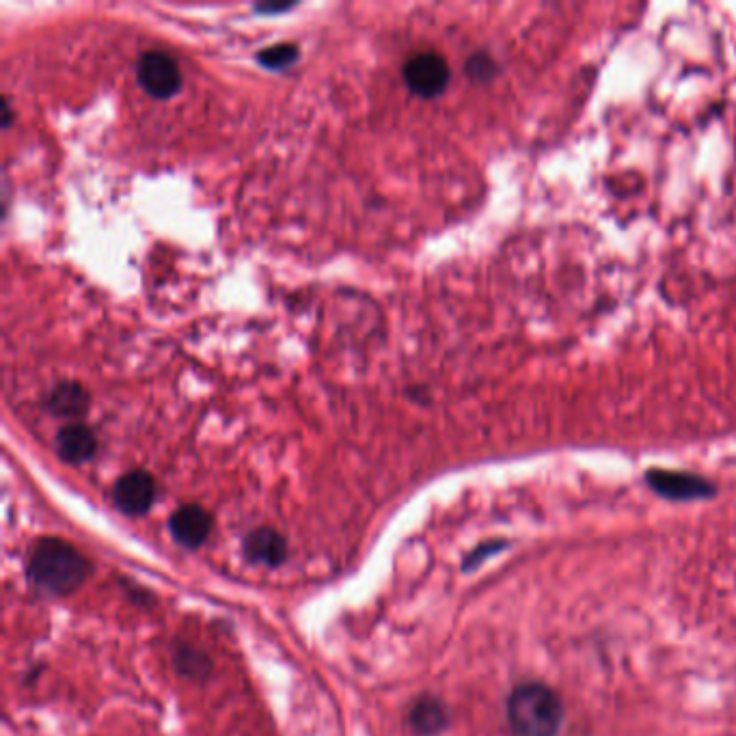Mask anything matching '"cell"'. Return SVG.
I'll return each mask as SVG.
<instances>
[{
    "mask_svg": "<svg viewBox=\"0 0 736 736\" xmlns=\"http://www.w3.org/2000/svg\"><path fill=\"white\" fill-rule=\"evenodd\" d=\"M57 454L70 462V465H80V462H87L93 458L95 449H98V441H95V434L83 426V424H70L65 426L59 434H57Z\"/></svg>",
    "mask_w": 736,
    "mask_h": 736,
    "instance_id": "cell-9",
    "label": "cell"
},
{
    "mask_svg": "<svg viewBox=\"0 0 736 736\" xmlns=\"http://www.w3.org/2000/svg\"><path fill=\"white\" fill-rule=\"evenodd\" d=\"M298 57V48L292 46V44H281V46H272L268 50H264L260 57V63L264 67H268V70H283V67H288L290 63H294Z\"/></svg>",
    "mask_w": 736,
    "mask_h": 736,
    "instance_id": "cell-13",
    "label": "cell"
},
{
    "mask_svg": "<svg viewBox=\"0 0 736 736\" xmlns=\"http://www.w3.org/2000/svg\"><path fill=\"white\" fill-rule=\"evenodd\" d=\"M644 480L654 495L674 503L706 501L717 495V486L711 480L691 471L648 469L644 473Z\"/></svg>",
    "mask_w": 736,
    "mask_h": 736,
    "instance_id": "cell-3",
    "label": "cell"
},
{
    "mask_svg": "<svg viewBox=\"0 0 736 736\" xmlns=\"http://www.w3.org/2000/svg\"><path fill=\"white\" fill-rule=\"evenodd\" d=\"M497 65L495 61L488 57V54H473V57L467 61V74L477 80V83H488L490 78L495 76Z\"/></svg>",
    "mask_w": 736,
    "mask_h": 736,
    "instance_id": "cell-14",
    "label": "cell"
},
{
    "mask_svg": "<svg viewBox=\"0 0 736 736\" xmlns=\"http://www.w3.org/2000/svg\"><path fill=\"white\" fill-rule=\"evenodd\" d=\"M449 715L441 700L421 698L415 702L411 711V728L419 736H434L447 728Z\"/></svg>",
    "mask_w": 736,
    "mask_h": 736,
    "instance_id": "cell-10",
    "label": "cell"
},
{
    "mask_svg": "<svg viewBox=\"0 0 736 736\" xmlns=\"http://www.w3.org/2000/svg\"><path fill=\"white\" fill-rule=\"evenodd\" d=\"M404 80L419 98H436L449 83V65L436 52H421L406 63Z\"/></svg>",
    "mask_w": 736,
    "mask_h": 736,
    "instance_id": "cell-4",
    "label": "cell"
},
{
    "mask_svg": "<svg viewBox=\"0 0 736 736\" xmlns=\"http://www.w3.org/2000/svg\"><path fill=\"white\" fill-rule=\"evenodd\" d=\"M139 83L158 100H167L182 87V72L165 52H145L139 61Z\"/></svg>",
    "mask_w": 736,
    "mask_h": 736,
    "instance_id": "cell-5",
    "label": "cell"
},
{
    "mask_svg": "<svg viewBox=\"0 0 736 736\" xmlns=\"http://www.w3.org/2000/svg\"><path fill=\"white\" fill-rule=\"evenodd\" d=\"M48 408L57 417H80L89 408V395L78 383H63L50 393Z\"/></svg>",
    "mask_w": 736,
    "mask_h": 736,
    "instance_id": "cell-11",
    "label": "cell"
},
{
    "mask_svg": "<svg viewBox=\"0 0 736 736\" xmlns=\"http://www.w3.org/2000/svg\"><path fill=\"white\" fill-rule=\"evenodd\" d=\"M244 555L247 560L253 564H262V566H281L288 557V542L279 534V531L270 529V527H260L251 531L244 540Z\"/></svg>",
    "mask_w": 736,
    "mask_h": 736,
    "instance_id": "cell-8",
    "label": "cell"
},
{
    "mask_svg": "<svg viewBox=\"0 0 736 736\" xmlns=\"http://www.w3.org/2000/svg\"><path fill=\"white\" fill-rule=\"evenodd\" d=\"M506 715L514 736H557L564 726L566 708L553 687L529 680L510 691Z\"/></svg>",
    "mask_w": 736,
    "mask_h": 736,
    "instance_id": "cell-2",
    "label": "cell"
},
{
    "mask_svg": "<svg viewBox=\"0 0 736 736\" xmlns=\"http://www.w3.org/2000/svg\"><path fill=\"white\" fill-rule=\"evenodd\" d=\"M113 497L117 508L126 514H145L156 499V482L147 471H130L119 477Z\"/></svg>",
    "mask_w": 736,
    "mask_h": 736,
    "instance_id": "cell-6",
    "label": "cell"
},
{
    "mask_svg": "<svg viewBox=\"0 0 736 736\" xmlns=\"http://www.w3.org/2000/svg\"><path fill=\"white\" fill-rule=\"evenodd\" d=\"M508 547H510L508 540H488V542L477 544V547L465 557V562H462V570L473 572V570L480 568L484 562H488L490 557L503 553Z\"/></svg>",
    "mask_w": 736,
    "mask_h": 736,
    "instance_id": "cell-12",
    "label": "cell"
},
{
    "mask_svg": "<svg viewBox=\"0 0 736 736\" xmlns=\"http://www.w3.org/2000/svg\"><path fill=\"white\" fill-rule=\"evenodd\" d=\"M171 534L184 547L197 549L212 534V514L201 506H182L171 516Z\"/></svg>",
    "mask_w": 736,
    "mask_h": 736,
    "instance_id": "cell-7",
    "label": "cell"
},
{
    "mask_svg": "<svg viewBox=\"0 0 736 736\" xmlns=\"http://www.w3.org/2000/svg\"><path fill=\"white\" fill-rule=\"evenodd\" d=\"M197 657H201V654L195 648L184 646L177 650V667H180L186 676H203L208 672L210 663L208 661L197 663Z\"/></svg>",
    "mask_w": 736,
    "mask_h": 736,
    "instance_id": "cell-15",
    "label": "cell"
},
{
    "mask_svg": "<svg viewBox=\"0 0 736 736\" xmlns=\"http://www.w3.org/2000/svg\"><path fill=\"white\" fill-rule=\"evenodd\" d=\"M29 579L39 590L54 596L76 592L89 577V560L74 544L59 538L39 540L29 557Z\"/></svg>",
    "mask_w": 736,
    "mask_h": 736,
    "instance_id": "cell-1",
    "label": "cell"
}]
</instances>
